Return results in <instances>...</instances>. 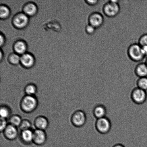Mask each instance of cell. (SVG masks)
<instances>
[{
    "label": "cell",
    "mask_w": 147,
    "mask_h": 147,
    "mask_svg": "<svg viewBox=\"0 0 147 147\" xmlns=\"http://www.w3.org/2000/svg\"><path fill=\"white\" fill-rule=\"evenodd\" d=\"M135 71L140 78L147 77V66L145 63H140L136 66Z\"/></svg>",
    "instance_id": "5bb4252c"
},
{
    "label": "cell",
    "mask_w": 147,
    "mask_h": 147,
    "mask_svg": "<svg viewBox=\"0 0 147 147\" xmlns=\"http://www.w3.org/2000/svg\"><path fill=\"white\" fill-rule=\"evenodd\" d=\"M104 22V17L100 13L93 12L89 16V24L93 26L96 29L101 26L103 24Z\"/></svg>",
    "instance_id": "5b68a950"
},
{
    "label": "cell",
    "mask_w": 147,
    "mask_h": 147,
    "mask_svg": "<svg viewBox=\"0 0 147 147\" xmlns=\"http://www.w3.org/2000/svg\"><path fill=\"white\" fill-rule=\"evenodd\" d=\"M96 28L94 27L89 24L86 26L85 29L86 34L89 35H92L94 34L95 32L96 31Z\"/></svg>",
    "instance_id": "484cf974"
},
{
    "label": "cell",
    "mask_w": 147,
    "mask_h": 147,
    "mask_svg": "<svg viewBox=\"0 0 147 147\" xmlns=\"http://www.w3.org/2000/svg\"><path fill=\"white\" fill-rule=\"evenodd\" d=\"M145 64H146V65L147 66V58L146 60V62H145Z\"/></svg>",
    "instance_id": "1f68e13d"
},
{
    "label": "cell",
    "mask_w": 147,
    "mask_h": 147,
    "mask_svg": "<svg viewBox=\"0 0 147 147\" xmlns=\"http://www.w3.org/2000/svg\"><path fill=\"white\" fill-rule=\"evenodd\" d=\"M3 132L6 139L9 140H14L18 135V131L17 127L9 124H8Z\"/></svg>",
    "instance_id": "30bf717a"
},
{
    "label": "cell",
    "mask_w": 147,
    "mask_h": 147,
    "mask_svg": "<svg viewBox=\"0 0 147 147\" xmlns=\"http://www.w3.org/2000/svg\"><path fill=\"white\" fill-rule=\"evenodd\" d=\"M10 11L5 5H1L0 7V17L1 18H7L9 15Z\"/></svg>",
    "instance_id": "603a6c76"
},
{
    "label": "cell",
    "mask_w": 147,
    "mask_h": 147,
    "mask_svg": "<svg viewBox=\"0 0 147 147\" xmlns=\"http://www.w3.org/2000/svg\"><path fill=\"white\" fill-rule=\"evenodd\" d=\"M86 3L90 6H94L96 5L98 3L99 1L98 0H87V1H85Z\"/></svg>",
    "instance_id": "83f0119b"
},
{
    "label": "cell",
    "mask_w": 147,
    "mask_h": 147,
    "mask_svg": "<svg viewBox=\"0 0 147 147\" xmlns=\"http://www.w3.org/2000/svg\"><path fill=\"white\" fill-rule=\"evenodd\" d=\"M22 120L21 117L19 115H12L10 116L9 118V124L17 127H19Z\"/></svg>",
    "instance_id": "d6986e66"
},
{
    "label": "cell",
    "mask_w": 147,
    "mask_h": 147,
    "mask_svg": "<svg viewBox=\"0 0 147 147\" xmlns=\"http://www.w3.org/2000/svg\"><path fill=\"white\" fill-rule=\"evenodd\" d=\"M31 123L30 121L27 119H24L22 121L19 127L20 130L21 131L28 130L31 129Z\"/></svg>",
    "instance_id": "44dd1931"
},
{
    "label": "cell",
    "mask_w": 147,
    "mask_h": 147,
    "mask_svg": "<svg viewBox=\"0 0 147 147\" xmlns=\"http://www.w3.org/2000/svg\"><path fill=\"white\" fill-rule=\"evenodd\" d=\"M86 113L83 111L81 110H75L70 118L72 125L76 127L83 126L86 123Z\"/></svg>",
    "instance_id": "3957f363"
},
{
    "label": "cell",
    "mask_w": 147,
    "mask_h": 147,
    "mask_svg": "<svg viewBox=\"0 0 147 147\" xmlns=\"http://www.w3.org/2000/svg\"><path fill=\"white\" fill-rule=\"evenodd\" d=\"M87 84H88V83H87ZM86 88H87V86H86ZM85 96H86V95H85ZM84 100H85V99H84Z\"/></svg>",
    "instance_id": "d6a6232c"
},
{
    "label": "cell",
    "mask_w": 147,
    "mask_h": 147,
    "mask_svg": "<svg viewBox=\"0 0 147 147\" xmlns=\"http://www.w3.org/2000/svg\"><path fill=\"white\" fill-rule=\"evenodd\" d=\"M47 140V135L45 131L36 129L33 131V142L41 146L44 144Z\"/></svg>",
    "instance_id": "8992f818"
},
{
    "label": "cell",
    "mask_w": 147,
    "mask_h": 147,
    "mask_svg": "<svg viewBox=\"0 0 147 147\" xmlns=\"http://www.w3.org/2000/svg\"><path fill=\"white\" fill-rule=\"evenodd\" d=\"M34 57L30 54L25 53L21 57L20 62L23 66L26 67H31L34 65Z\"/></svg>",
    "instance_id": "4fadbf2b"
},
{
    "label": "cell",
    "mask_w": 147,
    "mask_h": 147,
    "mask_svg": "<svg viewBox=\"0 0 147 147\" xmlns=\"http://www.w3.org/2000/svg\"><path fill=\"white\" fill-rule=\"evenodd\" d=\"M20 138L22 142L26 145H30L33 142V131L31 129L21 131Z\"/></svg>",
    "instance_id": "7c38bea8"
},
{
    "label": "cell",
    "mask_w": 147,
    "mask_h": 147,
    "mask_svg": "<svg viewBox=\"0 0 147 147\" xmlns=\"http://www.w3.org/2000/svg\"><path fill=\"white\" fill-rule=\"evenodd\" d=\"M24 90L26 95L35 96L37 92V88L35 85L30 84L25 86Z\"/></svg>",
    "instance_id": "ac0fdd59"
},
{
    "label": "cell",
    "mask_w": 147,
    "mask_h": 147,
    "mask_svg": "<svg viewBox=\"0 0 147 147\" xmlns=\"http://www.w3.org/2000/svg\"><path fill=\"white\" fill-rule=\"evenodd\" d=\"M24 13L27 16H33L36 13L37 7L33 3H29L24 7Z\"/></svg>",
    "instance_id": "e0dca14e"
},
{
    "label": "cell",
    "mask_w": 147,
    "mask_h": 147,
    "mask_svg": "<svg viewBox=\"0 0 147 147\" xmlns=\"http://www.w3.org/2000/svg\"><path fill=\"white\" fill-rule=\"evenodd\" d=\"M142 47L144 55L145 57H147V46H144Z\"/></svg>",
    "instance_id": "f1b7e54d"
},
{
    "label": "cell",
    "mask_w": 147,
    "mask_h": 147,
    "mask_svg": "<svg viewBox=\"0 0 147 147\" xmlns=\"http://www.w3.org/2000/svg\"><path fill=\"white\" fill-rule=\"evenodd\" d=\"M28 22V16L25 13H21L14 17L13 21L14 25L17 28H24L27 25Z\"/></svg>",
    "instance_id": "9c48e42d"
},
{
    "label": "cell",
    "mask_w": 147,
    "mask_h": 147,
    "mask_svg": "<svg viewBox=\"0 0 147 147\" xmlns=\"http://www.w3.org/2000/svg\"><path fill=\"white\" fill-rule=\"evenodd\" d=\"M138 44L141 47L147 46V34H143L139 38Z\"/></svg>",
    "instance_id": "d4e9b609"
},
{
    "label": "cell",
    "mask_w": 147,
    "mask_h": 147,
    "mask_svg": "<svg viewBox=\"0 0 147 147\" xmlns=\"http://www.w3.org/2000/svg\"><path fill=\"white\" fill-rule=\"evenodd\" d=\"M27 47L24 42L21 41H17L14 44V50L18 55H23L25 54Z\"/></svg>",
    "instance_id": "9a60e30c"
},
{
    "label": "cell",
    "mask_w": 147,
    "mask_h": 147,
    "mask_svg": "<svg viewBox=\"0 0 147 147\" xmlns=\"http://www.w3.org/2000/svg\"><path fill=\"white\" fill-rule=\"evenodd\" d=\"M11 113V109L8 106H5V105H2L1 106V109H0L1 118L7 119L9 117H10Z\"/></svg>",
    "instance_id": "ffe728a7"
},
{
    "label": "cell",
    "mask_w": 147,
    "mask_h": 147,
    "mask_svg": "<svg viewBox=\"0 0 147 147\" xmlns=\"http://www.w3.org/2000/svg\"><path fill=\"white\" fill-rule=\"evenodd\" d=\"M132 99L135 103L139 104L143 103L147 99L146 91L139 88H137L132 92Z\"/></svg>",
    "instance_id": "ba28073f"
},
{
    "label": "cell",
    "mask_w": 147,
    "mask_h": 147,
    "mask_svg": "<svg viewBox=\"0 0 147 147\" xmlns=\"http://www.w3.org/2000/svg\"><path fill=\"white\" fill-rule=\"evenodd\" d=\"M38 101L35 96L25 95L20 102V106L21 110L26 113L34 111L38 106Z\"/></svg>",
    "instance_id": "6da1fadb"
},
{
    "label": "cell",
    "mask_w": 147,
    "mask_h": 147,
    "mask_svg": "<svg viewBox=\"0 0 147 147\" xmlns=\"http://www.w3.org/2000/svg\"><path fill=\"white\" fill-rule=\"evenodd\" d=\"M97 130L100 133L106 134L110 130L111 123L107 118L104 117L98 119L96 123Z\"/></svg>",
    "instance_id": "52a82bcc"
},
{
    "label": "cell",
    "mask_w": 147,
    "mask_h": 147,
    "mask_svg": "<svg viewBox=\"0 0 147 147\" xmlns=\"http://www.w3.org/2000/svg\"><path fill=\"white\" fill-rule=\"evenodd\" d=\"M94 113L97 119L105 117L106 114V108L103 105H98L95 108Z\"/></svg>",
    "instance_id": "2e32d148"
},
{
    "label": "cell",
    "mask_w": 147,
    "mask_h": 147,
    "mask_svg": "<svg viewBox=\"0 0 147 147\" xmlns=\"http://www.w3.org/2000/svg\"><path fill=\"white\" fill-rule=\"evenodd\" d=\"M127 54L131 60L137 62L142 61L145 57L142 47L138 43H134L129 46Z\"/></svg>",
    "instance_id": "7a4b0ae2"
},
{
    "label": "cell",
    "mask_w": 147,
    "mask_h": 147,
    "mask_svg": "<svg viewBox=\"0 0 147 147\" xmlns=\"http://www.w3.org/2000/svg\"><path fill=\"white\" fill-rule=\"evenodd\" d=\"M138 84V88L145 91L147 90V77L140 78Z\"/></svg>",
    "instance_id": "7402d4cb"
},
{
    "label": "cell",
    "mask_w": 147,
    "mask_h": 147,
    "mask_svg": "<svg viewBox=\"0 0 147 147\" xmlns=\"http://www.w3.org/2000/svg\"><path fill=\"white\" fill-rule=\"evenodd\" d=\"M114 147H125L123 145L121 144H118L116 145H115V146Z\"/></svg>",
    "instance_id": "4dcf8cb0"
},
{
    "label": "cell",
    "mask_w": 147,
    "mask_h": 147,
    "mask_svg": "<svg viewBox=\"0 0 147 147\" xmlns=\"http://www.w3.org/2000/svg\"><path fill=\"white\" fill-rule=\"evenodd\" d=\"M34 125L37 129L45 131L48 127L49 122L45 117L40 116L37 117L34 119Z\"/></svg>",
    "instance_id": "8fae6325"
},
{
    "label": "cell",
    "mask_w": 147,
    "mask_h": 147,
    "mask_svg": "<svg viewBox=\"0 0 147 147\" xmlns=\"http://www.w3.org/2000/svg\"><path fill=\"white\" fill-rule=\"evenodd\" d=\"M120 11V7L119 3H115L109 1L103 6V12L108 17L113 18L118 15Z\"/></svg>",
    "instance_id": "277c9868"
},
{
    "label": "cell",
    "mask_w": 147,
    "mask_h": 147,
    "mask_svg": "<svg viewBox=\"0 0 147 147\" xmlns=\"http://www.w3.org/2000/svg\"><path fill=\"white\" fill-rule=\"evenodd\" d=\"M6 119L1 118V125H0V130L1 132L3 131L6 128L8 125Z\"/></svg>",
    "instance_id": "4316f807"
},
{
    "label": "cell",
    "mask_w": 147,
    "mask_h": 147,
    "mask_svg": "<svg viewBox=\"0 0 147 147\" xmlns=\"http://www.w3.org/2000/svg\"><path fill=\"white\" fill-rule=\"evenodd\" d=\"M9 60L11 63L13 64H18L21 60V57L17 54H12L10 56Z\"/></svg>",
    "instance_id": "cb8c5ba5"
},
{
    "label": "cell",
    "mask_w": 147,
    "mask_h": 147,
    "mask_svg": "<svg viewBox=\"0 0 147 147\" xmlns=\"http://www.w3.org/2000/svg\"><path fill=\"white\" fill-rule=\"evenodd\" d=\"M1 38V46L2 44H3L4 41V37L1 34V38Z\"/></svg>",
    "instance_id": "f546056e"
}]
</instances>
